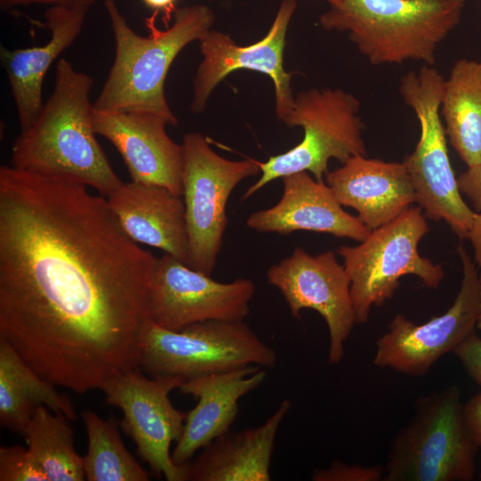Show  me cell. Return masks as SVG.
<instances>
[{
  "instance_id": "obj_1",
  "label": "cell",
  "mask_w": 481,
  "mask_h": 481,
  "mask_svg": "<svg viewBox=\"0 0 481 481\" xmlns=\"http://www.w3.org/2000/svg\"><path fill=\"white\" fill-rule=\"evenodd\" d=\"M157 257L74 179L0 167V338L84 394L139 368Z\"/></svg>"
},
{
  "instance_id": "obj_2",
  "label": "cell",
  "mask_w": 481,
  "mask_h": 481,
  "mask_svg": "<svg viewBox=\"0 0 481 481\" xmlns=\"http://www.w3.org/2000/svg\"><path fill=\"white\" fill-rule=\"evenodd\" d=\"M93 78L61 58L53 90L35 122L20 131L12 150L13 167L74 179L109 196L123 182L95 138Z\"/></svg>"
},
{
  "instance_id": "obj_3",
  "label": "cell",
  "mask_w": 481,
  "mask_h": 481,
  "mask_svg": "<svg viewBox=\"0 0 481 481\" xmlns=\"http://www.w3.org/2000/svg\"><path fill=\"white\" fill-rule=\"evenodd\" d=\"M104 8L114 36L115 57L94 110L151 112L176 126L177 118L166 98L165 80L179 53L211 29L212 9L202 4L177 8L173 24L164 30L158 29L151 18L147 22L151 34L143 37L129 26L115 0H104Z\"/></svg>"
},
{
  "instance_id": "obj_4",
  "label": "cell",
  "mask_w": 481,
  "mask_h": 481,
  "mask_svg": "<svg viewBox=\"0 0 481 481\" xmlns=\"http://www.w3.org/2000/svg\"><path fill=\"white\" fill-rule=\"evenodd\" d=\"M466 0H341L320 17L346 32L372 65L422 61L434 66L440 44L459 25Z\"/></svg>"
},
{
  "instance_id": "obj_5",
  "label": "cell",
  "mask_w": 481,
  "mask_h": 481,
  "mask_svg": "<svg viewBox=\"0 0 481 481\" xmlns=\"http://www.w3.org/2000/svg\"><path fill=\"white\" fill-rule=\"evenodd\" d=\"M413 416L394 437L385 481H469L478 448L456 385L417 398Z\"/></svg>"
},
{
  "instance_id": "obj_6",
  "label": "cell",
  "mask_w": 481,
  "mask_h": 481,
  "mask_svg": "<svg viewBox=\"0 0 481 481\" xmlns=\"http://www.w3.org/2000/svg\"><path fill=\"white\" fill-rule=\"evenodd\" d=\"M275 350L244 321L208 320L180 330L147 320L142 329L138 366L153 378L184 381L250 365L273 368Z\"/></svg>"
},
{
  "instance_id": "obj_7",
  "label": "cell",
  "mask_w": 481,
  "mask_h": 481,
  "mask_svg": "<svg viewBox=\"0 0 481 481\" xmlns=\"http://www.w3.org/2000/svg\"><path fill=\"white\" fill-rule=\"evenodd\" d=\"M444 81V77L428 65L402 77L399 94L415 113L420 128L414 151L402 162L414 188L416 202L426 216L444 220L455 234L467 239L475 212L462 198L448 154L440 113Z\"/></svg>"
},
{
  "instance_id": "obj_8",
  "label": "cell",
  "mask_w": 481,
  "mask_h": 481,
  "mask_svg": "<svg viewBox=\"0 0 481 481\" xmlns=\"http://www.w3.org/2000/svg\"><path fill=\"white\" fill-rule=\"evenodd\" d=\"M360 108L356 96L339 88H312L298 94L281 122L289 127H302V141L265 162L258 161L261 176L242 199H249L273 180L302 171L322 182L331 159L344 163L352 156L366 155Z\"/></svg>"
},
{
  "instance_id": "obj_9",
  "label": "cell",
  "mask_w": 481,
  "mask_h": 481,
  "mask_svg": "<svg viewBox=\"0 0 481 481\" xmlns=\"http://www.w3.org/2000/svg\"><path fill=\"white\" fill-rule=\"evenodd\" d=\"M429 232L420 207L409 208L391 222L372 231L359 245L340 246L356 323L368 322L371 307L381 306L393 298L399 280L417 276L436 289L444 272L438 264L420 256L418 246Z\"/></svg>"
},
{
  "instance_id": "obj_10",
  "label": "cell",
  "mask_w": 481,
  "mask_h": 481,
  "mask_svg": "<svg viewBox=\"0 0 481 481\" xmlns=\"http://www.w3.org/2000/svg\"><path fill=\"white\" fill-rule=\"evenodd\" d=\"M181 147L187 265L211 275L228 225L229 197L242 180L257 175L260 167L255 159L220 156L198 132L185 134Z\"/></svg>"
},
{
  "instance_id": "obj_11",
  "label": "cell",
  "mask_w": 481,
  "mask_h": 481,
  "mask_svg": "<svg viewBox=\"0 0 481 481\" xmlns=\"http://www.w3.org/2000/svg\"><path fill=\"white\" fill-rule=\"evenodd\" d=\"M462 264L460 290L451 307L422 324L396 314L387 331L376 341L373 364L412 377L425 375L477 328L479 308L478 270L463 244L458 247Z\"/></svg>"
},
{
  "instance_id": "obj_12",
  "label": "cell",
  "mask_w": 481,
  "mask_h": 481,
  "mask_svg": "<svg viewBox=\"0 0 481 481\" xmlns=\"http://www.w3.org/2000/svg\"><path fill=\"white\" fill-rule=\"evenodd\" d=\"M183 383L174 378H147L140 368L106 381L103 391L109 404L123 412V430L134 440L136 451L158 477L168 481H185L183 466L176 465L171 444L183 431L187 412L175 409L170 392Z\"/></svg>"
},
{
  "instance_id": "obj_13",
  "label": "cell",
  "mask_w": 481,
  "mask_h": 481,
  "mask_svg": "<svg viewBox=\"0 0 481 481\" xmlns=\"http://www.w3.org/2000/svg\"><path fill=\"white\" fill-rule=\"evenodd\" d=\"M255 292L249 279L219 282L165 253L151 277L149 320L171 330L208 320L244 321Z\"/></svg>"
},
{
  "instance_id": "obj_14",
  "label": "cell",
  "mask_w": 481,
  "mask_h": 481,
  "mask_svg": "<svg viewBox=\"0 0 481 481\" xmlns=\"http://www.w3.org/2000/svg\"><path fill=\"white\" fill-rule=\"evenodd\" d=\"M270 285L283 296L291 315L300 318L303 309L316 311L329 330L328 363L338 364L356 318L350 280L332 251L311 255L296 247L292 254L266 272Z\"/></svg>"
},
{
  "instance_id": "obj_15",
  "label": "cell",
  "mask_w": 481,
  "mask_h": 481,
  "mask_svg": "<svg viewBox=\"0 0 481 481\" xmlns=\"http://www.w3.org/2000/svg\"><path fill=\"white\" fill-rule=\"evenodd\" d=\"M297 6V0H283L266 35L254 44L239 45L228 34L215 29L199 41L202 60L192 79L193 113L205 110L209 96L230 73L250 69L271 78L275 114L282 120L294 103L291 74L284 69L283 53L287 30Z\"/></svg>"
},
{
  "instance_id": "obj_16",
  "label": "cell",
  "mask_w": 481,
  "mask_h": 481,
  "mask_svg": "<svg viewBox=\"0 0 481 481\" xmlns=\"http://www.w3.org/2000/svg\"><path fill=\"white\" fill-rule=\"evenodd\" d=\"M167 125L168 121L155 113L94 108L95 134L117 149L131 181L159 185L182 196V147L168 136Z\"/></svg>"
},
{
  "instance_id": "obj_17",
  "label": "cell",
  "mask_w": 481,
  "mask_h": 481,
  "mask_svg": "<svg viewBox=\"0 0 481 481\" xmlns=\"http://www.w3.org/2000/svg\"><path fill=\"white\" fill-rule=\"evenodd\" d=\"M283 191L274 206L253 212L247 226L259 232L287 235L296 231L329 233L363 241L371 230L346 213L323 181L306 171L281 177Z\"/></svg>"
},
{
  "instance_id": "obj_18",
  "label": "cell",
  "mask_w": 481,
  "mask_h": 481,
  "mask_svg": "<svg viewBox=\"0 0 481 481\" xmlns=\"http://www.w3.org/2000/svg\"><path fill=\"white\" fill-rule=\"evenodd\" d=\"M350 157L326 174V183L341 206L354 208L371 231L386 224L416 202L415 191L403 162Z\"/></svg>"
},
{
  "instance_id": "obj_19",
  "label": "cell",
  "mask_w": 481,
  "mask_h": 481,
  "mask_svg": "<svg viewBox=\"0 0 481 481\" xmlns=\"http://www.w3.org/2000/svg\"><path fill=\"white\" fill-rule=\"evenodd\" d=\"M265 378L262 367L250 365L184 381L178 389L198 402L187 412L183 434L171 453L174 462L183 465L198 450L230 431L239 412L240 399L258 387Z\"/></svg>"
},
{
  "instance_id": "obj_20",
  "label": "cell",
  "mask_w": 481,
  "mask_h": 481,
  "mask_svg": "<svg viewBox=\"0 0 481 481\" xmlns=\"http://www.w3.org/2000/svg\"><path fill=\"white\" fill-rule=\"evenodd\" d=\"M108 205L126 234L187 265L188 238L182 196L154 184L131 181L111 192Z\"/></svg>"
},
{
  "instance_id": "obj_21",
  "label": "cell",
  "mask_w": 481,
  "mask_h": 481,
  "mask_svg": "<svg viewBox=\"0 0 481 481\" xmlns=\"http://www.w3.org/2000/svg\"><path fill=\"white\" fill-rule=\"evenodd\" d=\"M88 11L50 6L44 14V25L51 34L46 44L15 50L1 46V61L7 74L20 131L29 127L37 118L44 104V77L55 59L75 42Z\"/></svg>"
},
{
  "instance_id": "obj_22",
  "label": "cell",
  "mask_w": 481,
  "mask_h": 481,
  "mask_svg": "<svg viewBox=\"0 0 481 481\" xmlns=\"http://www.w3.org/2000/svg\"><path fill=\"white\" fill-rule=\"evenodd\" d=\"M290 408L284 399L262 425L213 440L183 465L185 481H270L276 435Z\"/></svg>"
},
{
  "instance_id": "obj_23",
  "label": "cell",
  "mask_w": 481,
  "mask_h": 481,
  "mask_svg": "<svg viewBox=\"0 0 481 481\" xmlns=\"http://www.w3.org/2000/svg\"><path fill=\"white\" fill-rule=\"evenodd\" d=\"M56 386L42 378L14 347L0 338V423L20 436L40 405L63 413L69 420L77 418L69 398Z\"/></svg>"
},
{
  "instance_id": "obj_24",
  "label": "cell",
  "mask_w": 481,
  "mask_h": 481,
  "mask_svg": "<svg viewBox=\"0 0 481 481\" xmlns=\"http://www.w3.org/2000/svg\"><path fill=\"white\" fill-rule=\"evenodd\" d=\"M440 113L449 141L461 160L481 163V60L460 59L444 81Z\"/></svg>"
},
{
  "instance_id": "obj_25",
  "label": "cell",
  "mask_w": 481,
  "mask_h": 481,
  "mask_svg": "<svg viewBox=\"0 0 481 481\" xmlns=\"http://www.w3.org/2000/svg\"><path fill=\"white\" fill-rule=\"evenodd\" d=\"M63 413L38 406L24 436L28 450L45 472L49 481L86 479L83 457L74 446L73 428Z\"/></svg>"
},
{
  "instance_id": "obj_26",
  "label": "cell",
  "mask_w": 481,
  "mask_h": 481,
  "mask_svg": "<svg viewBox=\"0 0 481 481\" xmlns=\"http://www.w3.org/2000/svg\"><path fill=\"white\" fill-rule=\"evenodd\" d=\"M81 416L87 434V452L83 457L89 481H148V472L124 445L112 419L103 420L93 411Z\"/></svg>"
},
{
  "instance_id": "obj_27",
  "label": "cell",
  "mask_w": 481,
  "mask_h": 481,
  "mask_svg": "<svg viewBox=\"0 0 481 481\" xmlns=\"http://www.w3.org/2000/svg\"><path fill=\"white\" fill-rule=\"evenodd\" d=\"M49 481L29 451L20 445L0 448V481Z\"/></svg>"
},
{
  "instance_id": "obj_28",
  "label": "cell",
  "mask_w": 481,
  "mask_h": 481,
  "mask_svg": "<svg viewBox=\"0 0 481 481\" xmlns=\"http://www.w3.org/2000/svg\"><path fill=\"white\" fill-rule=\"evenodd\" d=\"M384 478L381 466H363L333 461L330 467L316 469L312 474L314 481H379Z\"/></svg>"
},
{
  "instance_id": "obj_29",
  "label": "cell",
  "mask_w": 481,
  "mask_h": 481,
  "mask_svg": "<svg viewBox=\"0 0 481 481\" xmlns=\"http://www.w3.org/2000/svg\"><path fill=\"white\" fill-rule=\"evenodd\" d=\"M470 378L481 387V338L472 331L452 352Z\"/></svg>"
},
{
  "instance_id": "obj_30",
  "label": "cell",
  "mask_w": 481,
  "mask_h": 481,
  "mask_svg": "<svg viewBox=\"0 0 481 481\" xmlns=\"http://www.w3.org/2000/svg\"><path fill=\"white\" fill-rule=\"evenodd\" d=\"M461 193L471 202L477 213H481V163L468 169L457 177Z\"/></svg>"
},
{
  "instance_id": "obj_31",
  "label": "cell",
  "mask_w": 481,
  "mask_h": 481,
  "mask_svg": "<svg viewBox=\"0 0 481 481\" xmlns=\"http://www.w3.org/2000/svg\"><path fill=\"white\" fill-rule=\"evenodd\" d=\"M464 417L468 429L478 447H481V393L464 404Z\"/></svg>"
},
{
  "instance_id": "obj_32",
  "label": "cell",
  "mask_w": 481,
  "mask_h": 481,
  "mask_svg": "<svg viewBox=\"0 0 481 481\" xmlns=\"http://www.w3.org/2000/svg\"><path fill=\"white\" fill-rule=\"evenodd\" d=\"M96 0H0V7L7 11L17 6L29 4H46L66 8H83L89 10Z\"/></svg>"
},
{
  "instance_id": "obj_33",
  "label": "cell",
  "mask_w": 481,
  "mask_h": 481,
  "mask_svg": "<svg viewBox=\"0 0 481 481\" xmlns=\"http://www.w3.org/2000/svg\"><path fill=\"white\" fill-rule=\"evenodd\" d=\"M467 239L469 240L472 245L474 262L478 270L479 279L481 281V213L475 212L473 223Z\"/></svg>"
},
{
  "instance_id": "obj_34",
  "label": "cell",
  "mask_w": 481,
  "mask_h": 481,
  "mask_svg": "<svg viewBox=\"0 0 481 481\" xmlns=\"http://www.w3.org/2000/svg\"><path fill=\"white\" fill-rule=\"evenodd\" d=\"M144 4L155 11V12H161L164 14L165 19L168 21L172 13L177 9L175 3L177 0H142Z\"/></svg>"
},
{
  "instance_id": "obj_35",
  "label": "cell",
  "mask_w": 481,
  "mask_h": 481,
  "mask_svg": "<svg viewBox=\"0 0 481 481\" xmlns=\"http://www.w3.org/2000/svg\"><path fill=\"white\" fill-rule=\"evenodd\" d=\"M477 329L481 330V281L479 284V308H478V317L477 322Z\"/></svg>"
},
{
  "instance_id": "obj_36",
  "label": "cell",
  "mask_w": 481,
  "mask_h": 481,
  "mask_svg": "<svg viewBox=\"0 0 481 481\" xmlns=\"http://www.w3.org/2000/svg\"><path fill=\"white\" fill-rule=\"evenodd\" d=\"M324 1L328 2L329 4H336V3H338V2H339L341 0H324Z\"/></svg>"
}]
</instances>
